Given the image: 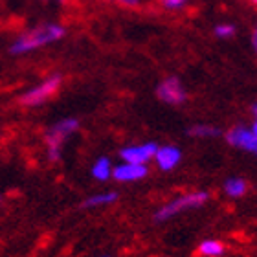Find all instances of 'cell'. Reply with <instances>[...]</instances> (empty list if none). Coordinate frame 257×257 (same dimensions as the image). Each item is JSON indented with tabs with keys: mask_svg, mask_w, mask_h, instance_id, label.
<instances>
[{
	"mask_svg": "<svg viewBox=\"0 0 257 257\" xmlns=\"http://www.w3.org/2000/svg\"><path fill=\"white\" fill-rule=\"evenodd\" d=\"M116 2L123 8H138V6H142L144 0H116Z\"/></svg>",
	"mask_w": 257,
	"mask_h": 257,
	"instance_id": "17",
	"label": "cell"
},
{
	"mask_svg": "<svg viewBox=\"0 0 257 257\" xmlns=\"http://www.w3.org/2000/svg\"><path fill=\"white\" fill-rule=\"evenodd\" d=\"M101 257H108V255H101Z\"/></svg>",
	"mask_w": 257,
	"mask_h": 257,
	"instance_id": "21",
	"label": "cell"
},
{
	"mask_svg": "<svg viewBox=\"0 0 257 257\" xmlns=\"http://www.w3.org/2000/svg\"><path fill=\"white\" fill-rule=\"evenodd\" d=\"M189 0H160V4L164 10L167 11H178L188 6Z\"/></svg>",
	"mask_w": 257,
	"mask_h": 257,
	"instance_id": "16",
	"label": "cell"
},
{
	"mask_svg": "<svg viewBox=\"0 0 257 257\" xmlns=\"http://www.w3.org/2000/svg\"><path fill=\"white\" fill-rule=\"evenodd\" d=\"M79 128V121L75 118H64L61 121H57L55 125L46 131L44 134V142H46V153H48L50 162H57L61 158V149L63 144L72 136L74 133H77Z\"/></svg>",
	"mask_w": 257,
	"mask_h": 257,
	"instance_id": "3",
	"label": "cell"
},
{
	"mask_svg": "<svg viewBox=\"0 0 257 257\" xmlns=\"http://www.w3.org/2000/svg\"><path fill=\"white\" fill-rule=\"evenodd\" d=\"M54 2H59V4H64V2H66V0H54Z\"/></svg>",
	"mask_w": 257,
	"mask_h": 257,
	"instance_id": "19",
	"label": "cell"
},
{
	"mask_svg": "<svg viewBox=\"0 0 257 257\" xmlns=\"http://www.w3.org/2000/svg\"><path fill=\"white\" fill-rule=\"evenodd\" d=\"M252 46H253V50H255V46H257V32L253 30V33H252Z\"/></svg>",
	"mask_w": 257,
	"mask_h": 257,
	"instance_id": "18",
	"label": "cell"
},
{
	"mask_svg": "<svg viewBox=\"0 0 257 257\" xmlns=\"http://www.w3.org/2000/svg\"><path fill=\"white\" fill-rule=\"evenodd\" d=\"M66 35V30L61 24H55V22H48V24H41V26L33 28V30H28L22 35L13 41L10 52L13 55H24L30 54V52H35V50H41L43 46H48V44H54L57 41Z\"/></svg>",
	"mask_w": 257,
	"mask_h": 257,
	"instance_id": "1",
	"label": "cell"
},
{
	"mask_svg": "<svg viewBox=\"0 0 257 257\" xmlns=\"http://www.w3.org/2000/svg\"><path fill=\"white\" fill-rule=\"evenodd\" d=\"M156 96L160 101L167 103V105H180V103L186 101L188 94H186V88L180 83V79L171 75V77H166V79L160 81V85L156 88Z\"/></svg>",
	"mask_w": 257,
	"mask_h": 257,
	"instance_id": "6",
	"label": "cell"
},
{
	"mask_svg": "<svg viewBox=\"0 0 257 257\" xmlns=\"http://www.w3.org/2000/svg\"><path fill=\"white\" fill-rule=\"evenodd\" d=\"M188 134L191 138H217L220 131L213 125H193L188 131Z\"/></svg>",
	"mask_w": 257,
	"mask_h": 257,
	"instance_id": "14",
	"label": "cell"
},
{
	"mask_svg": "<svg viewBox=\"0 0 257 257\" xmlns=\"http://www.w3.org/2000/svg\"><path fill=\"white\" fill-rule=\"evenodd\" d=\"M153 160L160 171H173L175 167L182 162V151L175 147V145H164V147H156Z\"/></svg>",
	"mask_w": 257,
	"mask_h": 257,
	"instance_id": "9",
	"label": "cell"
},
{
	"mask_svg": "<svg viewBox=\"0 0 257 257\" xmlns=\"http://www.w3.org/2000/svg\"><path fill=\"white\" fill-rule=\"evenodd\" d=\"M224 252H226L224 242L217 241V239H206L198 246V255L202 257H220Z\"/></svg>",
	"mask_w": 257,
	"mask_h": 257,
	"instance_id": "13",
	"label": "cell"
},
{
	"mask_svg": "<svg viewBox=\"0 0 257 257\" xmlns=\"http://www.w3.org/2000/svg\"><path fill=\"white\" fill-rule=\"evenodd\" d=\"M248 2H250V4H255V2H257V0H248Z\"/></svg>",
	"mask_w": 257,
	"mask_h": 257,
	"instance_id": "20",
	"label": "cell"
},
{
	"mask_svg": "<svg viewBox=\"0 0 257 257\" xmlns=\"http://www.w3.org/2000/svg\"><path fill=\"white\" fill-rule=\"evenodd\" d=\"M209 193L208 191H189V193H182L178 197L171 198L169 202H166L158 211H156L155 219L158 222H164V220H169L173 217H177L178 213H184L188 209H195L200 208L204 204L208 202Z\"/></svg>",
	"mask_w": 257,
	"mask_h": 257,
	"instance_id": "2",
	"label": "cell"
},
{
	"mask_svg": "<svg viewBox=\"0 0 257 257\" xmlns=\"http://www.w3.org/2000/svg\"><path fill=\"white\" fill-rule=\"evenodd\" d=\"M226 142L235 149L255 153L257 151V128L255 121L252 125H235L226 133Z\"/></svg>",
	"mask_w": 257,
	"mask_h": 257,
	"instance_id": "5",
	"label": "cell"
},
{
	"mask_svg": "<svg viewBox=\"0 0 257 257\" xmlns=\"http://www.w3.org/2000/svg\"><path fill=\"white\" fill-rule=\"evenodd\" d=\"M149 175V169L144 164H133V162H123L119 166L112 167V178L118 180V182L131 184V182H138L142 178H145Z\"/></svg>",
	"mask_w": 257,
	"mask_h": 257,
	"instance_id": "8",
	"label": "cell"
},
{
	"mask_svg": "<svg viewBox=\"0 0 257 257\" xmlns=\"http://www.w3.org/2000/svg\"><path fill=\"white\" fill-rule=\"evenodd\" d=\"M118 200V193L116 191H105V193H96V195H92L88 197L83 202L85 208H103V206H110Z\"/></svg>",
	"mask_w": 257,
	"mask_h": 257,
	"instance_id": "12",
	"label": "cell"
},
{
	"mask_svg": "<svg viewBox=\"0 0 257 257\" xmlns=\"http://www.w3.org/2000/svg\"><path fill=\"white\" fill-rule=\"evenodd\" d=\"M61 83H63V79H61L59 74L50 75L44 81H41L39 85L32 86L30 90L24 92L21 96V103L24 107H39V105L50 101L59 92Z\"/></svg>",
	"mask_w": 257,
	"mask_h": 257,
	"instance_id": "4",
	"label": "cell"
},
{
	"mask_svg": "<svg viewBox=\"0 0 257 257\" xmlns=\"http://www.w3.org/2000/svg\"><path fill=\"white\" fill-rule=\"evenodd\" d=\"M215 35L219 39H231L235 35V26L230 24V22H222V24H217L215 26Z\"/></svg>",
	"mask_w": 257,
	"mask_h": 257,
	"instance_id": "15",
	"label": "cell"
},
{
	"mask_svg": "<svg viewBox=\"0 0 257 257\" xmlns=\"http://www.w3.org/2000/svg\"><path fill=\"white\" fill-rule=\"evenodd\" d=\"M158 145L155 142H145V144H136V145H127L119 151V158L123 162H133V164H144L147 166L153 156H155V151Z\"/></svg>",
	"mask_w": 257,
	"mask_h": 257,
	"instance_id": "7",
	"label": "cell"
},
{
	"mask_svg": "<svg viewBox=\"0 0 257 257\" xmlns=\"http://www.w3.org/2000/svg\"><path fill=\"white\" fill-rule=\"evenodd\" d=\"M246 191H248V182L241 177L228 178L224 182V193L230 198H241L246 195Z\"/></svg>",
	"mask_w": 257,
	"mask_h": 257,
	"instance_id": "11",
	"label": "cell"
},
{
	"mask_svg": "<svg viewBox=\"0 0 257 257\" xmlns=\"http://www.w3.org/2000/svg\"><path fill=\"white\" fill-rule=\"evenodd\" d=\"M112 162L108 160L107 156H99L90 167V175L97 182H107L112 178Z\"/></svg>",
	"mask_w": 257,
	"mask_h": 257,
	"instance_id": "10",
	"label": "cell"
}]
</instances>
